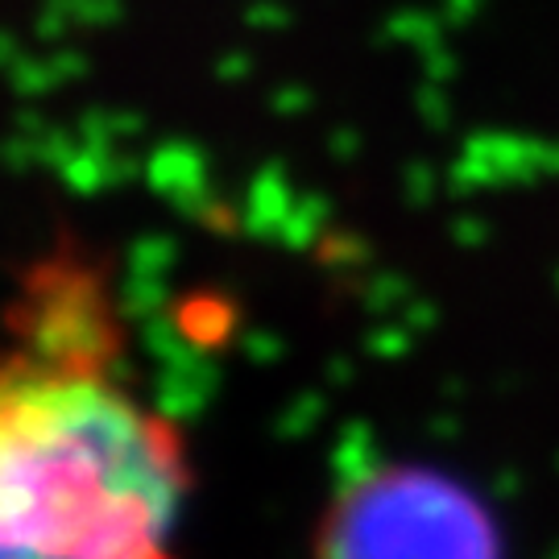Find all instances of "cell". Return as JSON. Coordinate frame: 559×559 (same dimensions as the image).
I'll list each match as a JSON object with an SVG mask.
<instances>
[{
	"mask_svg": "<svg viewBox=\"0 0 559 559\" xmlns=\"http://www.w3.org/2000/svg\"><path fill=\"white\" fill-rule=\"evenodd\" d=\"M0 373L4 559H179L187 460L175 423L120 378L112 282L83 245L21 274Z\"/></svg>",
	"mask_w": 559,
	"mask_h": 559,
	"instance_id": "6da1fadb",
	"label": "cell"
},
{
	"mask_svg": "<svg viewBox=\"0 0 559 559\" xmlns=\"http://www.w3.org/2000/svg\"><path fill=\"white\" fill-rule=\"evenodd\" d=\"M320 559H493V531L448 480L381 473L336 501Z\"/></svg>",
	"mask_w": 559,
	"mask_h": 559,
	"instance_id": "7a4b0ae2",
	"label": "cell"
}]
</instances>
